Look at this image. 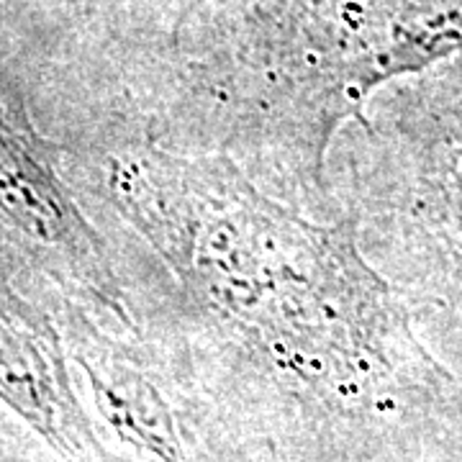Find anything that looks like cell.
Masks as SVG:
<instances>
[{
  "label": "cell",
  "mask_w": 462,
  "mask_h": 462,
  "mask_svg": "<svg viewBox=\"0 0 462 462\" xmlns=\"http://www.w3.org/2000/svg\"><path fill=\"white\" fill-rule=\"evenodd\" d=\"M100 129L85 180L136 254L139 329L162 337L149 342L208 346L337 411L445 375L346 216L300 211L224 154Z\"/></svg>",
  "instance_id": "cell-1"
},
{
  "label": "cell",
  "mask_w": 462,
  "mask_h": 462,
  "mask_svg": "<svg viewBox=\"0 0 462 462\" xmlns=\"http://www.w3.org/2000/svg\"><path fill=\"white\" fill-rule=\"evenodd\" d=\"M0 236L60 296V306L83 309L108 329L142 331L118 257L85 211L65 157L5 72H0Z\"/></svg>",
  "instance_id": "cell-2"
},
{
  "label": "cell",
  "mask_w": 462,
  "mask_h": 462,
  "mask_svg": "<svg viewBox=\"0 0 462 462\" xmlns=\"http://www.w3.org/2000/svg\"><path fill=\"white\" fill-rule=\"evenodd\" d=\"M0 267V403L67 462H100L93 421L69 373L62 324Z\"/></svg>",
  "instance_id": "cell-3"
},
{
  "label": "cell",
  "mask_w": 462,
  "mask_h": 462,
  "mask_svg": "<svg viewBox=\"0 0 462 462\" xmlns=\"http://www.w3.org/2000/svg\"><path fill=\"white\" fill-rule=\"evenodd\" d=\"M60 324L96 409L126 445L157 462H211L208 449L170 401L142 334L108 329L78 309H67Z\"/></svg>",
  "instance_id": "cell-4"
},
{
  "label": "cell",
  "mask_w": 462,
  "mask_h": 462,
  "mask_svg": "<svg viewBox=\"0 0 462 462\" xmlns=\"http://www.w3.org/2000/svg\"><path fill=\"white\" fill-rule=\"evenodd\" d=\"M0 267H11V270H21V273H29V275H33L32 267L23 263V257H21L16 249L11 247L3 236H0Z\"/></svg>",
  "instance_id": "cell-5"
}]
</instances>
